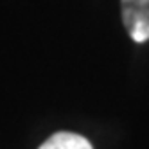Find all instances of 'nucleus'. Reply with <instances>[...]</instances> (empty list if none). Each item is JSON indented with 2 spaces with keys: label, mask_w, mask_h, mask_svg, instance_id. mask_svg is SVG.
<instances>
[{
  "label": "nucleus",
  "mask_w": 149,
  "mask_h": 149,
  "mask_svg": "<svg viewBox=\"0 0 149 149\" xmlns=\"http://www.w3.org/2000/svg\"><path fill=\"white\" fill-rule=\"evenodd\" d=\"M122 22L136 43L149 40V0H120Z\"/></svg>",
  "instance_id": "obj_1"
},
{
  "label": "nucleus",
  "mask_w": 149,
  "mask_h": 149,
  "mask_svg": "<svg viewBox=\"0 0 149 149\" xmlns=\"http://www.w3.org/2000/svg\"><path fill=\"white\" fill-rule=\"evenodd\" d=\"M38 149H93L84 136L77 133L58 131L41 144Z\"/></svg>",
  "instance_id": "obj_2"
}]
</instances>
